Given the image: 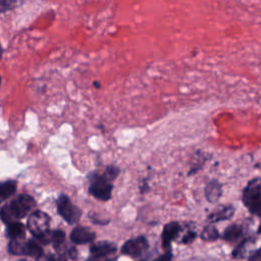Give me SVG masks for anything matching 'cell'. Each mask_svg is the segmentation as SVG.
<instances>
[{
  "mask_svg": "<svg viewBox=\"0 0 261 261\" xmlns=\"http://www.w3.org/2000/svg\"><path fill=\"white\" fill-rule=\"evenodd\" d=\"M35 206V200L29 195H19L12 200L8 205L2 207L0 217L5 223L16 221V219L23 218Z\"/></svg>",
  "mask_w": 261,
  "mask_h": 261,
  "instance_id": "1",
  "label": "cell"
},
{
  "mask_svg": "<svg viewBox=\"0 0 261 261\" xmlns=\"http://www.w3.org/2000/svg\"><path fill=\"white\" fill-rule=\"evenodd\" d=\"M243 203L252 214L261 216V178L251 179L243 191Z\"/></svg>",
  "mask_w": 261,
  "mask_h": 261,
  "instance_id": "2",
  "label": "cell"
},
{
  "mask_svg": "<svg viewBox=\"0 0 261 261\" xmlns=\"http://www.w3.org/2000/svg\"><path fill=\"white\" fill-rule=\"evenodd\" d=\"M49 223H50V218L43 211L33 212L29 216L27 221L29 230L37 239H41L49 232Z\"/></svg>",
  "mask_w": 261,
  "mask_h": 261,
  "instance_id": "3",
  "label": "cell"
},
{
  "mask_svg": "<svg viewBox=\"0 0 261 261\" xmlns=\"http://www.w3.org/2000/svg\"><path fill=\"white\" fill-rule=\"evenodd\" d=\"M112 184L104 175H95L92 177L89 192L95 198L103 201H107L111 197Z\"/></svg>",
  "mask_w": 261,
  "mask_h": 261,
  "instance_id": "4",
  "label": "cell"
},
{
  "mask_svg": "<svg viewBox=\"0 0 261 261\" xmlns=\"http://www.w3.org/2000/svg\"><path fill=\"white\" fill-rule=\"evenodd\" d=\"M57 209H58V213L69 224L76 223L82 215L81 210L70 202L68 197H66L64 195H61L58 198Z\"/></svg>",
  "mask_w": 261,
  "mask_h": 261,
  "instance_id": "5",
  "label": "cell"
},
{
  "mask_svg": "<svg viewBox=\"0 0 261 261\" xmlns=\"http://www.w3.org/2000/svg\"><path fill=\"white\" fill-rule=\"evenodd\" d=\"M148 247L149 244L147 239L143 236H139L126 241L121 247V253L130 257H139L148 249Z\"/></svg>",
  "mask_w": 261,
  "mask_h": 261,
  "instance_id": "6",
  "label": "cell"
},
{
  "mask_svg": "<svg viewBox=\"0 0 261 261\" xmlns=\"http://www.w3.org/2000/svg\"><path fill=\"white\" fill-rule=\"evenodd\" d=\"M179 231H180V225L177 222L172 221V222L165 224L163 231H162V236H161L163 248H165L166 250H169L171 242L174 239H176Z\"/></svg>",
  "mask_w": 261,
  "mask_h": 261,
  "instance_id": "7",
  "label": "cell"
},
{
  "mask_svg": "<svg viewBox=\"0 0 261 261\" xmlns=\"http://www.w3.org/2000/svg\"><path fill=\"white\" fill-rule=\"evenodd\" d=\"M234 213V208L231 205H221L218 206L214 211H212L208 217L207 220L209 223H215L221 220L229 219Z\"/></svg>",
  "mask_w": 261,
  "mask_h": 261,
  "instance_id": "8",
  "label": "cell"
},
{
  "mask_svg": "<svg viewBox=\"0 0 261 261\" xmlns=\"http://www.w3.org/2000/svg\"><path fill=\"white\" fill-rule=\"evenodd\" d=\"M96 234L94 231L87 227L77 226L72 229L70 233V240L74 244H87L92 242L95 239Z\"/></svg>",
  "mask_w": 261,
  "mask_h": 261,
  "instance_id": "9",
  "label": "cell"
},
{
  "mask_svg": "<svg viewBox=\"0 0 261 261\" xmlns=\"http://www.w3.org/2000/svg\"><path fill=\"white\" fill-rule=\"evenodd\" d=\"M90 251L95 257H106L116 251V246L109 242H100L92 245Z\"/></svg>",
  "mask_w": 261,
  "mask_h": 261,
  "instance_id": "10",
  "label": "cell"
},
{
  "mask_svg": "<svg viewBox=\"0 0 261 261\" xmlns=\"http://www.w3.org/2000/svg\"><path fill=\"white\" fill-rule=\"evenodd\" d=\"M222 194V187L219 181L212 179L205 187V197L210 203H215Z\"/></svg>",
  "mask_w": 261,
  "mask_h": 261,
  "instance_id": "11",
  "label": "cell"
},
{
  "mask_svg": "<svg viewBox=\"0 0 261 261\" xmlns=\"http://www.w3.org/2000/svg\"><path fill=\"white\" fill-rule=\"evenodd\" d=\"M242 238H243V228L239 224H231L227 226L222 233V239L227 243L240 242Z\"/></svg>",
  "mask_w": 261,
  "mask_h": 261,
  "instance_id": "12",
  "label": "cell"
},
{
  "mask_svg": "<svg viewBox=\"0 0 261 261\" xmlns=\"http://www.w3.org/2000/svg\"><path fill=\"white\" fill-rule=\"evenodd\" d=\"M254 243H255V239L254 238H246V239L240 241L239 245L236 247V249L231 253L232 257L236 258V259L245 258L247 253H248V249Z\"/></svg>",
  "mask_w": 261,
  "mask_h": 261,
  "instance_id": "13",
  "label": "cell"
},
{
  "mask_svg": "<svg viewBox=\"0 0 261 261\" xmlns=\"http://www.w3.org/2000/svg\"><path fill=\"white\" fill-rule=\"evenodd\" d=\"M24 225L20 222H16V221H12L10 223H8L7 226V236L11 239V240H15V239H23L24 238Z\"/></svg>",
  "mask_w": 261,
  "mask_h": 261,
  "instance_id": "14",
  "label": "cell"
},
{
  "mask_svg": "<svg viewBox=\"0 0 261 261\" xmlns=\"http://www.w3.org/2000/svg\"><path fill=\"white\" fill-rule=\"evenodd\" d=\"M42 254L43 250L39 241L30 240L24 243V255H29L38 259L42 256Z\"/></svg>",
  "mask_w": 261,
  "mask_h": 261,
  "instance_id": "15",
  "label": "cell"
},
{
  "mask_svg": "<svg viewBox=\"0 0 261 261\" xmlns=\"http://www.w3.org/2000/svg\"><path fill=\"white\" fill-rule=\"evenodd\" d=\"M16 190V182L13 180H7L0 184V202L10 197Z\"/></svg>",
  "mask_w": 261,
  "mask_h": 261,
  "instance_id": "16",
  "label": "cell"
},
{
  "mask_svg": "<svg viewBox=\"0 0 261 261\" xmlns=\"http://www.w3.org/2000/svg\"><path fill=\"white\" fill-rule=\"evenodd\" d=\"M201 238L204 241L212 242V241H216L219 238V233L217 228L212 223H210L203 228L201 232Z\"/></svg>",
  "mask_w": 261,
  "mask_h": 261,
  "instance_id": "17",
  "label": "cell"
},
{
  "mask_svg": "<svg viewBox=\"0 0 261 261\" xmlns=\"http://www.w3.org/2000/svg\"><path fill=\"white\" fill-rule=\"evenodd\" d=\"M48 238H49V242L53 243L55 246H60L65 238V234L62 230H53L50 234L48 233Z\"/></svg>",
  "mask_w": 261,
  "mask_h": 261,
  "instance_id": "18",
  "label": "cell"
},
{
  "mask_svg": "<svg viewBox=\"0 0 261 261\" xmlns=\"http://www.w3.org/2000/svg\"><path fill=\"white\" fill-rule=\"evenodd\" d=\"M118 172H119V169L115 166H108L104 172V176L108 179V180H113L117 175H118Z\"/></svg>",
  "mask_w": 261,
  "mask_h": 261,
  "instance_id": "19",
  "label": "cell"
},
{
  "mask_svg": "<svg viewBox=\"0 0 261 261\" xmlns=\"http://www.w3.org/2000/svg\"><path fill=\"white\" fill-rule=\"evenodd\" d=\"M14 5L13 0H0V12H4Z\"/></svg>",
  "mask_w": 261,
  "mask_h": 261,
  "instance_id": "20",
  "label": "cell"
},
{
  "mask_svg": "<svg viewBox=\"0 0 261 261\" xmlns=\"http://www.w3.org/2000/svg\"><path fill=\"white\" fill-rule=\"evenodd\" d=\"M196 237H197V233H196L195 231H193V230H189V231H188V232L182 237L181 242H182L184 244L192 243V242L196 239Z\"/></svg>",
  "mask_w": 261,
  "mask_h": 261,
  "instance_id": "21",
  "label": "cell"
},
{
  "mask_svg": "<svg viewBox=\"0 0 261 261\" xmlns=\"http://www.w3.org/2000/svg\"><path fill=\"white\" fill-rule=\"evenodd\" d=\"M171 259H172V253L170 252V250H167L164 254L160 255L153 261H171Z\"/></svg>",
  "mask_w": 261,
  "mask_h": 261,
  "instance_id": "22",
  "label": "cell"
},
{
  "mask_svg": "<svg viewBox=\"0 0 261 261\" xmlns=\"http://www.w3.org/2000/svg\"><path fill=\"white\" fill-rule=\"evenodd\" d=\"M248 261H261V248L255 251L250 257Z\"/></svg>",
  "mask_w": 261,
  "mask_h": 261,
  "instance_id": "23",
  "label": "cell"
},
{
  "mask_svg": "<svg viewBox=\"0 0 261 261\" xmlns=\"http://www.w3.org/2000/svg\"><path fill=\"white\" fill-rule=\"evenodd\" d=\"M88 261H110L109 259H107L106 257H95L93 256L91 259H89Z\"/></svg>",
  "mask_w": 261,
  "mask_h": 261,
  "instance_id": "24",
  "label": "cell"
},
{
  "mask_svg": "<svg viewBox=\"0 0 261 261\" xmlns=\"http://www.w3.org/2000/svg\"><path fill=\"white\" fill-rule=\"evenodd\" d=\"M257 233H261V222H260V225L258 227V230H257Z\"/></svg>",
  "mask_w": 261,
  "mask_h": 261,
  "instance_id": "25",
  "label": "cell"
},
{
  "mask_svg": "<svg viewBox=\"0 0 261 261\" xmlns=\"http://www.w3.org/2000/svg\"><path fill=\"white\" fill-rule=\"evenodd\" d=\"M1 55H2V49H1V45H0V58H1Z\"/></svg>",
  "mask_w": 261,
  "mask_h": 261,
  "instance_id": "26",
  "label": "cell"
},
{
  "mask_svg": "<svg viewBox=\"0 0 261 261\" xmlns=\"http://www.w3.org/2000/svg\"><path fill=\"white\" fill-rule=\"evenodd\" d=\"M19 261H27V260H23V259H22V260H19Z\"/></svg>",
  "mask_w": 261,
  "mask_h": 261,
  "instance_id": "27",
  "label": "cell"
},
{
  "mask_svg": "<svg viewBox=\"0 0 261 261\" xmlns=\"http://www.w3.org/2000/svg\"><path fill=\"white\" fill-rule=\"evenodd\" d=\"M0 83H1V76H0Z\"/></svg>",
  "mask_w": 261,
  "mask_h": 261,
  "instance_id": "28",
  "label": "cell"
},
{
  "mask_svg": "<svg viewBox=\"0 0 261 261\" xmlns=\"http://www.w3.org/2000/svg\"><path fill=\"white\" fill-rule=\"evenodd\" d=\"M141 261H143V260H141Z\"/></svg>",
  "mask_w": 261,
  "mask_h": 261,
  "instance_id": "29",
  "label": "cell"
}]
</instances>
